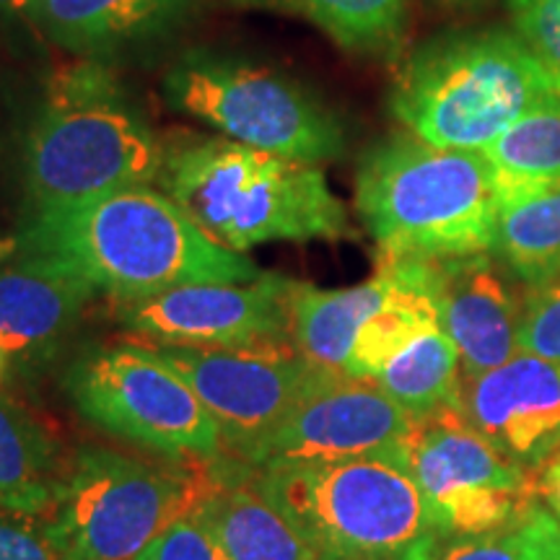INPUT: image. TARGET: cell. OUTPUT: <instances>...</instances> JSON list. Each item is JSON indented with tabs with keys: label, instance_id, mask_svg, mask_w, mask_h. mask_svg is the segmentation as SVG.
Here are the masks:
<instances>
[{
	"label": "cell",
	"instance_id": "29",
	"mask_svg": "<svg viewBox=\"0 0 560 560\" xmlns=\"http://www.w3.org/2000/svg\"><path fill=\"white\" fill-rule=\"evenodd\" d=\"M0 560H60L37 516L0 509Z\"/></svg>",
	"mask_w": 560,
	"mask_h": 560
},
{
	"label": "cell",
	"instance_id": "25",
	"mask_svg": "<svg viewBox=\"0 0 560 560\" xmlns=\"http://www.w3.org/2000/svg\"><path fill=\"white\" fill-rule=\"evenodd\" d=\"M436 560H560V522L540 503L506 527L446 545Z\"/></svg>",
	"mask_w": 560,
	"mask_h": 560
},
{
	"label": "cell",
	"instance_id": "27",
	"mask_svg": "<svg viewBox=\"0 0 560 560\" xmlns=\"http://www.w3.org/2000/svg\"><path fill=\"white\" fill-rule=\"evenodd\" d=\"M520 353L560 363V278L524 293Z\"/></svg>",
	"mask_w": 560,
	"mask_h": 560
},
{
	"label": "cell",
	"instance_id": "7",
	"mask_svg": "<svg viewBox=\"0 0 560 560\" xmlns=\"http://www.w3.org/2000/svg\"><path fill=\"white\" fill-rule=\"evenodd\" d=\"M208 486V462L190 467L81 446L42 524L60 560H136L170 524L198 509Z\"/></svg>",
	"mask_w": 560,
	"mask_h": 560
},
{
	"label": "cell",
	"instance_id": "26",
	"mask_svg": "<svg viewBox=\"0 0 560 560\" xmlns=\"http://www.w3.org/2000/svg\"><path fill=\"white\" fill-rule=\"evenodd\" d=\"M514 32L560 86V0H509Z\"/></svg>",
	"mask_w": 560,
	"mask_h": 560
},
{
	"label": "cell",
	"instance_id": "17",
	"mask_svg": "<svg viewBox=\"0 0 560 560\" xmlns=\"http://www.w3.org/2000/svg\"><path fill=\"white\" fill-rule=\"evenodd\" d=\"M190 0H32L30 19L60 50L112 66L166 39Z\"/></svg>",
	"mask_w": 560,
	"mask_h": 560
},
{
	"label": "cell",
	"instance_id": "11",
	"mask_svg": "<svg viewBox=\"0 0 560 560\" xmlns=\"http://www.w3.org/2000/svg\"><path fill=\"white\" fill-rule=\"evenodd\" d=\"M149 346L190 384L219 423L226 457L242 462L283 420L319 371L293 342L249 348Z\"/></svg>",
	"mask_w": 560,
	"mask_h": 560
},
{
	"label": "cell",
	"instance_id": "22",
	"mask_svg": "<svg viewBox=\"0 0 560 560\" xmlns=\"http://www.w3.org/2000/svg\"><path fill=\"white\" fill-rule=\"evenodd\" d=\"M240 9L289 13L310 21L335 45L359 55H395L408 26L410 0H231Z\"/></svg>",
	"mask_w": 560,
	"mask_h": 560
},
{
	"label": "cell",
	"instance_id": "4",
	"mask_svg": "<svg viewBox=\"0 0 560 560\" xmlns=\"http://www.w3.org/2000/svg\"><path fill=\"white\" fill-rule=\"evenodd\" d=\"M355 210L376 257L480 255L493 252L499 179L482 151L441 149L397 132L363 153Z\"/></svg>",
	"mask_w": 560,
	"mask_h": 560
},
{
	"label": "cell",
	"instance_id": "5",
	"mask_svg": "<svg viewBox=\"0 0 560 560\" xmlns=\"http://www.w3.org/2000/svg\"><path fill=\"white\" fill-rule=\"evenodd\" d=\"M244 470L317 560H436L446 548L405 450Z\"/></svg>",
	"mask_w": 560,
	"mask_h": 560
},
{
	"label": "cell",
	"instance_id": "33",
	"mask_svg": "<svg viewBox=\"0 0 560 560\" xmlns=\"http://www.w3.org/2000/svg\"><path fill=\"white\" fill-rule=\"evenodd\" d=\"M5 380V359H3V353H0V382Z\"/></svg>",
	"mask_w": 560,
	"mask_h": 560
},
{
	"label": "cell",
	"instance_id": "18",
	"mask_svg": "<svg viewBox=\"0 0 560 560\" xmlns=\"http://www.w3.org/2000/svg\"><path fill=\"white\" fill-rule=\"evenodd\" d=\"M210 486L198 503L200 520L229 560H317L289 516L262 493L240 462H208Z\"/></svg>",
	"mask_w": 560,
	"mask_h": 560
},
{
	"label": "cell",
	"instance_id": "28",
	"mask_svg": "<svg viewBox=\"0 0 560 560\" xmlns=\"http://www.w3.org/2000/svg\"><path fill=\"white\" fill-rule=\"evenodd\" d=\"M136 560H229L198 511L170 524Z\"/></svg>",
	"mask_w": 560,
	"mask_h": 560
},
{
	"label": "cell",
	"instance_id": "12",
	"mask_svg": "<svg viewBox=\"0 0 560 560\" xmlns=\"http://www.w3.org/2000/svg\"><path fill=\"white\" fill-rule=\"evenodd\" d=\"M416 420L376 382L322 369L283 420L240 465L265 470L405 450Z\"/></svg>",
	"mask_w": 560,
	"mask_h": 560
},
{
	"label": "cell",
	"instance_id": "24",
	"mask_svg": "<svg viewBox=\"0 0 560 560\" xmlns=\"http://www.w3.org/2000/svg\"><path fill=\"white\" fill-rule=\"evenodd\" d=\"M482 153L503 185L560 182V94L527 112Z\"/></svg>",
	"mask_w": 560,
	"mask_h": 560
},
{
	"label": "cell",
	"instance_id": "31",
	"mask_svg": "<svg viewBox=\"0 0 560 560\" xmlns=\"http://www.w3.org/2000/svg\"><path fill=\"white\" fill-rule=\"evenodd\" d=\"M30 11H32V0H0V13H5V16L30 19Z\"/></svg>",
	"mask_w": 560,
	"mask_h": 560
},
{
	"label": "cell",
	"instance_id": "1",
	"mask_svg": "<svg viewBox=\"0 0 560 560\" xmlns=\"http://www.w3.org/2000/svg\"><path fill=\"white\" fill-rule=\"evenodd\" d=\"M11 255L39 257L120 301L198 283H247L262 270L206 234L161 187L117 190L21 215Z\"/></svg>",
	"mask_w": 560,
	"mask_h": 560
},
{
	"label": "cell",
	"instance_id": "20",
	"mask_svg": "<svg viewBox=\"0 0 560 560\" xmlns=\"http://www.w3.org/2000/svg\"><path fill=\"white\" fill-rule=\"evenodd\" d=\"M493 255L527 289L560 278V182H499Z\"/></svg>",
	"mask_w": 560,
	"mask_h": 560
},
{
	"label": "cell",
	"instance_id": "13",
	"mask_svg": "<svg viewBox=\"0 0 560 560\" xmlns=\"http://www.w3.org/2000/svg\"><path fill=\"white\" fill-rule=\"evenodd\" d=\"M299 280L262 272L247 283H198L120 301L117 322L151 342L249 348L289 342Z\"/></svg>",
	"mask_w": 560,
	"mask_h": 560
},
{
	"label": "cell",
	"instance_id": "8",
	"mask_svg": "<svg viewBox=\"0 0 560 560\" xmlns=\"http://www.w3.org/2000/svg\"><path fill=\"white\" fill-rule=\"evenodd\" d=\"M164 100L219 136L325 164L346 153V130L330 104L293 75L221 50H190L166 70Z\"/></svg>",
	"mask_w": 560,
	"mask_h": 560
},
{
	"label": "cell",
	"instance_id": "2",
	"mask_svg": "<svg viewBox=\"0 0 560 560\" xmlns=\"http://www.w3.org/2000/svg\"><path fill=\"white\" fill-rule=\"evenodd\" d=\"M166 145L115 68L75 60L50 75L19 151L26 213L156 185Z\"/></svg>",
	"mask_w": 560,
	"mask_h": 560
},
{
	"label": "cell",
	"instance_id": "34",
	"mask_svg": "<svg viewBox=\"0 0 560 560\" xmlns=\"http://www.w3.org/2000/svg\"><path fill=\"white\" fill-rule=\"evenodd\" d=\"M556 520H558V522H560V516H556Z\"/></svg>",
	"mask_w": 560,
	"mask_h": 560
},
{
	"label": "cell",
	"instance_id": "23",
	"mask_svg": "<svg viewBox=\"0 0 560 560\" xmlns=\"http://www.w3.org/2000/svg\"><path fill=\"white\" fill-rule=\"evenodd\" d=\"M374 382L412 418H429L450 408L462 410V359L441 327H431L410 340L384 363Z\"/></svg>",
	"mask_w": 560,
	"mask_h": 560
},
{
	"label": "cell",
	"instance_id": "15",
	"mask_svg": "<svg viewBox=\"0 0 560 560\" xmlns=\"http://www.w3.org/2000/svg\"><path fill=\"white\" fill-rule=\"evenodd\" d=\"M462 412L506 457L540 472L560 446V363L516 353L465 380Z\"/></svg>",
	"mask_w": 560,
	"mask_h": 560
},
{
	"label": "cell",
	"instance_id": "10",
	"mask_svg": "<svg viewBox=\"0 0 560 560\" xmlns=\"http://www.w3.org/2000/svg\"><path fill=\"white\" fill-rule=\"evenodd\" d=\"M405 457L444 540L488 535L540 506L537 472L490 444L459 408L418 418Z\"/></svg>",
	"mask_w": 560,
	"mask_h": 560
},
{
	"label": "cell",
	"instance_id": "16",
	"mask_svg": "<svg viewBox=\"0 0 560 560\" xmlns=\"http://www.w3.org/2000/svg\"><path fill=\"white\" fill-rule=\"evenodd\" d=\"M439 327L457 346L465 380L486 374L520 353L522 299L493 252L433 260Z\"/></svg>",
	"mask_w": 560,
	"mask_h": 560
},
{
	"label": "cell",
	"instance_id": "9",
	"mask_svg": "<svg viewBox=\"0 0 560 560\" xmlns=\"http://www.w3.org/2000/svg\"><path fill=\"white\" fill-rule=\"evenodd\" d=\"M62 392L94 429L182 462L226 457L219 423L145 340L94 342L62 369Z\"/></svg>",
	"mask_w": 560,
	"mask_h": 560
},
{
	"label": "cell",
	"instance_id": "32",
	"mask_svg": "<svg viewBox=\"0 0 560 560\" xmlns=\"http://www.w3.org/2000/svg\"><path fill=\"white\" fill-rule=\"evenodd\" d=\"M444 3H452V5H475V3H482V0H444Z\"/></svg>",
	"mask_w": 560,
	"mask_h": 560
},
{
	"label": "cell",
	"instance_id": "30",
	"mask_svg": "<svg viewBox=\"0 0 560 560\" xmlns=\"http://www.w3.org/2000/svg\"><path fill=\"white\" fill-rule=\"evenodd\" d=\"M537 486H540V501L552 514L560 516V446L548 459V465L537 472Z\"/></svg>",
	"mask_w": 560,
	"mask_h": 560
},
{
	"label": "cell",
	"instance_id": "14",
	"mask_svg": "<svg viewBox=\"0 0 560 560\" xmlns=\"http://www.w3.org/2000/svg\"><path fill=\"white\" fill-rule=\"evenodd\" d=\"M96 291L39 257L0 262V353L5 380L34 382L66 353Z\"/></svg>",
	"mask_w": 560,
	"mask_h": 560
},
{
	"label": "cell",
	"instance_id": "19",
	"mask_svg": "<svg viewBox=\"0 0 560 560\" xmlns=\"http://www.w3.org/2000/svg\"><path fill=\"white\" fill-rule=\"evenodd\" d=\"M68 462L58 436L30 408L0 395V509L45 520Z\"/></svg>",
	"mask_w": 560,
	"mask_h": 560
},
{
	"label": "cell",
	"instance_id": "21",
	"mask_svg": "<svg viewBox=\"0 0 560 560\" xmlns=\"http://www.w3.org/2000/svg\"><path fill=\"white\" fill-rule=\"evenodd\" d=\"M387 296V278L374 272L348 289H314L299 283L291 306V342L304 359L325 369L346 371L355 335Z\"/></svg>",
	"mask_w": 560,
	"mask_h": 560
},
{
	"label": "cell",
	"instance_id": "6",
	"mask_svg": "<svg viewBox=\"0 0 560 560\" xmlns=\"http://www.w3.org/2000/svg\"><path fill=\"white\" fill-rule=\"evenodd\" d=\"M560 94L556 79L509 30L446 32L397 70L389 109L431 145L486 151L527 112Z\"/></svg>",
	"mask_w": 560,
	"mask_h": 560
},
{
	"label": "cell",
	"instance_id": "3",
	"mask_svg": "<svg viewBox=\"0 0 560 560\" xmlns=\"http://www.w3.org/2000/svg\"><path fill=\"white\" fill-rule=\"evenodd\" d=\"M156 185L223 247L359 240L319 164L249 149L223 136L166 145Z\"/></svg>",
	"mask_w": 560,
	"mask_h": 560
}]
</instances>
